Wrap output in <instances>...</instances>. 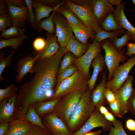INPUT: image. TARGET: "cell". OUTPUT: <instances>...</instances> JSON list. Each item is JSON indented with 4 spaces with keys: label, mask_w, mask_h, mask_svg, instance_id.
<instances>
[{
    "label": "cell",
    "mask_w": 135,
    "mask_h": 135,
    "mask_svg": "<svg viewBox=\"0 0 135 135\" xmlns=\"http://www.w3.org/2000/svg\"><path fill=\"white\" fill-rule=\"evenodd\" d=\"M67 52L66 47H61L52 57L36 60L34 75L30 80L22 85L18 94L16 107L19 112L26 114L33 104L51 98L59 64Z\"/></svg>",
    "instance_id": "1"
},
{
    "label": "cell",
    "mask_w": 135,
    "mask_h": 135,
    "mask_svg": "<svg viewBox=\"0 0 135 135\" xmlns=\"http://www.w3.org/2000/svg\"><path fill=\"white\" fill-rule=\"evenodd\" d=\"M91 90L88 88L84 92L76 108L71 116L68 128L73 131L83 125L90 118L95 108L91 98Z\"/></svg>",
    "instance_id": "2"
},
{
    "label": "cell",
    "mask_w": 135,
    "mask_h": 135,
    "mask_svg": "<svg viewBox=\"0 0 135 135\" xmlns=\"http://www.w3.org/2000/svg\"><path fill=\"white\" fill-rule=\"evenodd\" d=\"M92 0L78 1V3L72 1H64L63 6L69 10L78 17L85 26L92 30L96 34L102 28L92 14Z\"/></svg>",
    "instance_id": "3"
},
{
    "label": "cell",
    "mask_w": 135,
    "mask_h": 135,
    "mask_svg": "<svg viewBox=\"0 0 135 135\" xmlns=\"http://www.w3.org/2000/svg\"><path fill=\"white\" fill-rule=\"evenodd\" d=\"M88 80L81 71L78 70L72 75L63 80L56 87L50 99L60 98L76 90L84 92L88 88Z\"/></svg>",
    "instance_id": "4"
},
{
    "label": "cell",
    "mask_w": 135,
    "mask_h": 135,
    "mask_svg": "<svg viewBox=\"0 0 135 135\" xmlns=\"http://www.w3.org/2000/svg\"><path fill=\"white\" fill-rule=\"evenodd\" d=\"M80 90H75L64 96L52 112L68 124L69 119L77 106L83 92Z\"/></svg>",
    "instance_id": "5"
},
{
    "label": "cell",
    "mask_w": 135,
    "mask_h": 135,
    "mask_svg": "<svg viewBox=\"0 0 135 135\" xmlns=\"http://www.w3.org/2000/svg\"><path fill=\"white\" fill-rule=\"evenodd\" d=\"M100 42L105 52L104 61L109 72L108 81L112 78L114 71L119 66L120 63H124L127 57L124 55V50L118 52L115 49L110 39L105 40Z\"/></svg>",
    "instance_id": "6"
},
{
    "label": "cell",
    "mask_w": 135,
    "mask_h": 135,
    "mask_svg": "<svg viewBox=\"0 0 135 135\" xmlns=\"http://www.w3.org/2000/svg\"><path fill=\"white\" fill-rule=\"evenodd\" d=\"M135 65V55L114 71L111 79L106 83V87L113 92L119 89L128 76L130 70Z\"/></svg>",
    "instance_id": "7"
},
{
    "label": "cell",
    "mask_w": 135,
    "mask_h": 135,
    "mask_svg": "<svg viewBox=\"0 0 135 135\" xmlns=\"http://www.w3.org/2000/svg\"><path fill=\"white\" fill-rule=\"evenodd\" d=\"M101 47V42H98L94 38L92 43L89 45L86 52L74 60L75 65L78 70L81 71L88 79L90 77L89 69L92 62L100 52Z\"/></svg>",
    "instance_id": "8"
},
{
    "label": "cell",
    "mask_w": 135,
    "mask_h": 135,
    "mask_svg": "<svg viewBox=\"0 0 135 135\" xmlns=\"http://www.w3.org/2000/svg\"><path fill=\"white\" fill-rule=\"evenodd\" d=\"M53 20L58 41L61 47H66L70 40L75 39L71 28L68 21L56 12Z\"/></svg>",
    "instance_id": "9"
},
{
    "label": "cell",
    "mask_w": 135,
    "mask_h": 135,
    "mask_svg": "<svg viewBox=\"0 0 135 135\" xmlns=\"http://www.w3.org/2000/svg\"><path fill=\"white\" fill-rule=\"evenodd\" d=\"M112 122L106 120L100 112L98 109L95 108L92 114L83 125L72 135H82L98 127H102L104 129H110Z\"/></svg>",
    "instance_id": "10"
},
{
    "label": "cell",
    "mask_w": 135,
    "mask_h": 135,
    "mask_svg": "<svg viewBox=\"0 0 135 135\" xmlns=\"http://www.w3.org/2000/svg\"><path fill=\"white\" fill-rule=\"evenodd\" d=\"M42 117L43 124L53 135H72L66 124L54 114L52 112Z\"/></svg>",
    "instance_id": "11"
},
{
    "label": "cell",
    "mask_w": 135,
    "mask_h": 135,
    "mask_svg": "<svg viewBox=\"0 0 135 135\" xmlns=\"http://www.w3.org/2000/svg\"><path fill=\"white\" fill-rule=\"evenodd\" d=\"M133 76L129 75L121 87L114 92L116 100L119 106L122 117L128 111L127 103L133 90Z\"/></svg>",
    "instance_id": "12"
},
{
    "label": "cell",
    "mask_w": 135,
    "mask_h": 135,
    "mask_svg": "<svg viewBox=\"0 0 135 135\" xmlns=\"http://www.w3.org/2000/svg\"><path fill=\"white\" fill-rule=\"evenodd\" d=\"M18 94L16 93L0 103V123L10 122L16 114Z\"/></svg>",
    "instance_id": "13"
},
{
    "label": "cell",
    "mask_w": 135,
    "mask_h": 135,
    "mask_svg": "<svg viewBox=\"0 0 135 135\" xmlns=\"http://www.w3.org/2000/svg\"><path fill=\"white\" fill-rule=\"evenodd\" d=\"M6 1L8 5V14L12 20V26L20 28L24 27L28 17L27 6L16 7L12 5L7 0Z\"/></svg>",
    "instance_id": "14"
},
{
    "label": "cell",
    "mask_w": 135,
    "mask_h": 135,
    "mask_svg": "<svg viewBox=\"0 0 135 135\" xmlns=\"http://www.w3.org/2000/svg\"><path fill=\"white\" fill-rule=\"evenodd\" d=\"M91 6L93 15L99 25L108 14L116 10L108 0H92Z\"/></svg>",
    "instance_id": "15"
},
{
    "label": "cell",
    "mask_w": 135,
    "mask_h": 135,
    "mask_svg": "<svg viewBox=\"0 0 135 135\" xmlns=\"http://www.w3.org/2000/svg\"><path fill=\"white\" fill-rule=\"evenodd\" d=\"M39 54L34 57L30 54L20 59L16 66V71L17 74L16 79L18 82H20L24 76L28 73L32 74L34 72V66L36 61L38 58Z\"/></svg>",
    "instance_id": "16"
},
{
    "label": "cell",
    "mask_w": 135,
    "mask_h": 135,
    "mask_svg": "<svg viewBox=\"0 0 135 135\" xmlns=\"http://www.w3.org/2000/svg\"><path fill=\"white\" fill-rule=\"evenodd\" d=\"M125 4L124 2L117 6L116 9L113 13V15L118 26L130 33L131 40L135 42V28L128 21L125 15L124 10Z\"/></svg>",
    "instance_id": "17"
},
{
    "label": "cell",
    "mask_w": 135,
    "mask_h": 135,
    "mask_svg": "<svg viewBox=\"0 0 135 135\" xmlns=\"http://www.w3.org/2000/svg\"><path fill=\"white\" fill-rule=\"evenodd\" d=\"M33 125L24 120L14 119L9 122L5 135H27Z\"/></svg>",
    "instance_id": "18"
},
{
    "label": "cell",
    "mask_w": 135,
    "mask_h": 135,
    "mask_svg": "<svg viewBox=\"0 0 135 135\" xmlns=\"http://www.w3.org/2000/svg\"><path fill=\"white\" fill-rule=\"evenodd\" d=\"M46 36L45 47L42 52L38 53L39 56L38 59H45L52 57L57 52L60 48L56 34L47 33Z\"/></svg>",
    "instance_id": "19"
},
{
    "label": "cell",
    "mask_w": 135,
    "mask_h": 135,
    "mask_svg": "<svg viewBox=\"0 0 135 135\" xmlns=\"http://www.w3.org/2000/svg\"><path fill=\"white\" fill-rule=\"evenodd\" d=\"M64 1L54 7L48 6L37 2L36 0H32V4L33 9L35 11L36 17V26L42 19L49 16L50 14L54 11H57L62 5Z\"/></svg>",
    "instance_id": "20"
},
{
    "label": "cell",
    "mask_w": 135,
    "mask_h": 135,
    "mask_svg": "<svg viewBox=\"0 0 135 135\" xmlns=\"http://www.w3.org/2000/svg\"><path fill=\"white\" fill-rule=\"evenodd\" d=\"M106 71L103 72L101 82L94 90L91 98L92 103L95 107L98 108L101 105L105 104L106 99L103 94V89L106 87Z\"/></svg>",
    "instance_id": "21"
},
{
    "label": "cell",
    "mask_w": 135,
    "mask_h": 135,
    "mask_svg": "<svg viewBox=\"0 0 135 135\" xmlns=\"http://www.w3.org/2000/svg\"><path fill=\"white\" fill-rule=\"evenodd\" d=\"M91 65L93 70L91 76L88 81V88L90 90L94 87L99 73L105 67L104 58L100 52L94 58Z\"/></svg>",
    "instance_id": "22"
},
{
    "label": "cell",
    "mask_w": 135,
    "mask_h": 135,
    "mask_svg": "<svg viewBox=\"0 0 135 135\" xmlns=\"http://www.w3.org/2000/svg\"><path fill=\"white\" fill-rule=\"evenodd\" d=\"M69 23L76 38L83 44H88V41L89 39L95 38L96 34L89 28L84 25L77 26Z\"/></svg>",
    "instance_id": "23"
},
{
    "label": "cell",
    "mask_w": 135,
    "mask_h": 135,
    "mask_svg": "<svg viewBox=\"0 0 135 135\" xmlns=\"http://www.w3.org/2000/svg\"><path fill=\"white\" fill-rule=\"evenodd\" d=\"M60 98L51 99L47 102L35 103L32 105L37 114L40 117L52 112Z\"/></svg>",
    "instance_id": "24"
},
{
    "label": "cell",
    "mask_w": 135,
    "mask_h": 135,
    "mask_svg": "<svg viewBox=\"0 0 135 135\" xmlns=\"http://www.w3.org/2000/svg\"><path fill=\"white\" fill-rule=\"evenodd\" d=\"M89 45L88 44H84L75 39H73L68 41L66 47L68 52L72 53L78 58L86 52Z\"/></svg>",
    "instance_id": "25"
},
{
    "label": "cell",
    "mask_w": 135,
    "mask_h": 135,
    "mask_svg": "<svg viewBox=\"0 0 135 135\" xmlns=\"http://www.w3.org/2000/svg\"><path fill=\"white\" fill-rule=\"evenodd\" d=\"M100 24L102 29L106 32L116 31L124 34L126 31L118 26L112 12L108 14Z\"/></svg>",
    "instance_id": "26"
},
{
    "label": "cell",
    "mask_w": 135,
    "mask_h": 135,
    "mask_svg": "<svg viewBox=\"0 0 135 135\" xmlns=\"http://www.w3.org/2000/svg\"><path fill=\"white\" fill-rule=\"evenodd\" d=\"M27 38V35L25 34L18 37L8 39H2L0 41V49L6 47H10L12 48V50L15 51Z\"/></svg>",
    "instance_id": "27"
},
{
    "label": "cell",
    "mask_w": 135,
    "mask_h": 135,
    "mask_svg": "<svg viewBox=\"0 0 135 135\" xmlns=\"http://www.w3.org/2000/svg\"><path fill=\"white\" fill-rule=\"evenodd\" d=\"M56 11H53L51 14L47 18L40 21L37 25L36 30L39 32L44 30L47 32V33L50 34H54L55 33V27L53 20Z\"/></svg>",
    "instance_id": "28"
},
{
    "label": "cell",
    "mask_w": 135,
    "mask_h": 135,
    "mask_svg": "<svg viewBox=\"0 0 135 135\" xmlns=\"http://www.w3.org/2000/svg\"><path fill=\"white\" fill-rule=\"evenodd\" d=\"M24 120L33 126L40 127L50 132L43 124L40 117L36 113L32 105L29 108Z\"/></svg>",
    "instance_id": "29"
},
{
    "label": "cell",
    "mask_w": 135,
    "mask_h": 135,
    "mask_svg": "<svg viewBox=\"0 0 135 135\" xmlns=\"http://www.w3.org/2000/svg\"><path fill=\"white\" fill-rule=\"evenodd\" d=\"M57 12L64 16L70 24L77 26L84 25L74 13L64 6H60Z\"/></svg>",
    "instance_id": "30"
},
{
    "label": "cell",
    "mask_w": 135,
    "mask_h": 135,
    "mask_svg": "<svg viewBox=\"0 0 135 135\" xmlns=\"http://www.w3.org/2000/svg\"><path fill=\"white\" fill-rule=\"evenodd\" d=\"M26 30L25 27L20 28L12 26L9 28L2 32L0 36L4 39L18 37L25 34Z\"/></svg>",
    "instance_id": "31"
},
{
    "label": "cell",
    "mask_w": 135,
    "mask_h": 135,
    "mask_svg": "<svg viewBox=\"0 0 135 135\" xmlns=\"http://www.w3.org/2000/svg\"><path fill=\"white\" fill-rule=\"evenodd\" d=\"M131 38L130 33L126 31L121 37L118 38L117 36L115 37L111 41L115 49L118 52H120L124 46L127 44L128 41L131 40Z\"/></svg>",
    "instance_id": "32"
},
{
    "label": "cell",
    "mask_w": 135,
    "mask_h": 135,
    "mask_svg": "<svg viewBox=\"0 0 135 135\" xmlns=\"http://www.w3.org/2000/svg\"><path fill=\"white\" fill-rule=\"evenodd\" d=\"M15 52V50H12L8 56L6 58L4 57V54L2 51L0 53V80L2 81L4 78L2 74L6 68L9 66L12 62V58Z\"/></svg>",
    "instance_id": "33"
},
{
    "label": "cell",
    "mask_w": 135,
    "mask_h": 135,
    "mask_svg": "<svg viewBox=\"0 0 135 135\" xmlns=\"http://www.w3.org/2000/svg\"><path fill=\"white\" fill-rule=\"evenodd\" d=\"M122 34L116 31L108 32L104 30L101 28L96 34L95 38L98 43L108 39L112 40L115 37L120 36Z\"/></svg>",
    "instance_id": "34"
},
{
    "label": "cell",
    "mask_w": 135,
    "mask_h": 135,
    "mask_svg": "<svg viewBox=\"0 0 135 135\" xmlns=\"http://www.w3.org/2000/svg\"><path fill=\"white\" fill-rule=\"evenodd\" d=\"M74 56L68 52L64 55L58 70L57 73L58 74L72 64L76 58Z\"/></svg>",
    "instance_id": "35"
},
{
    "label": "cell",
    "mask_w": 135,
    "mask_h": 135,
    "mask_svg": "<svg viewBox=\"0 0 135 135\" xmlns=\"http://www.w3.org/2000/svg\"><path fill=\"white\" fill-rule=\"evenodd\" d=\"M78 70L77 68L75 65L72 64L62 71L58 74L57 80L56 87L63 80L72 75Z\"/></svg>",
    "instance_id": "36"
},
{
    "label": "cell",
    "mask_w": 135,
    "mask_h": 135,
    "mask_svg": "<svg viewBox=\"0 0 135 135\" xmlns=\"http://www.w3.org/2000/svg\"><path fill=\"white\" fill-rule=\"evenodd\" d=\"M18 90V88L14 84H12L9 85L4 89H0V102L16 93Z\"/></svg>",
    "instance_id": "37"
},
{
    "label": "cell",
    "mask_w": 135,
    "mask_h": 135,
    "mask_svg": "<svg viewBox=\"0 0 135 135\" xmlns=\"http://www.w3.org/2000/svg\"><path fill=\"white\" fill-rule=\"evenodd\" d=\"M25 1L28 8V20L30 25L32 28L36 30V14L33 11V8L32 4V0H25Z\"/></svg>",
    "instance_id": "38"
},
{
    "label": "cell",
    "mask_w": 135,
    "mask_h": 135,
    "mask_svg": "<svg viewBox=\"0 0 135 135\" xmlns=\"http://www.w3.org/2000/svg\"><path fill=\"white\" fill-rule=\"evenodd\" d=\"M114 127L110 128V133L108 135H127L123 128L122 122L117 119L112 123Z\"/></svg>",
    "instance_id": "39"
},
{
    "label": "cell",
    "mask_w": 135,
    "mask_h": 135,
    "mask_svg": "<svg viewBox=\"0 0 135 135\" xmlns=\"http://www.w3.org/2000/svg\"><path fill=\"white\" fill-rule=\"evenodd\" d=\"M12 20L8 14L4 13L0 14V32L6 29L12 25Z\"/></svg>",
    "instance_id": "40"
},
{
    "label": "cell",
    "mask_w": 135,
    "mask_h": 135,
    "mask_svg": "<svg viewBox=\"0 0 135 135\" xmlns=\"http://www.w3.org/2000/svg\"><path fill=\"white\" fill-rule=\"evenodd\" d=\"M46 44V40L42 37L36 38L33 41V47L38 53L42 52Z\"/></svg>",
    "instance_id": "41"
},
{
    "label": "cell",
    "mask_w": 135,
    "mask_h": 135,
    "mask_svg": "<svg viewBox=\"0 0 135 135\" xmlns=\"http://www.w3.org/2000/svg\"><path fill=\"white\" fill-rule=\"evenodd\" d=\"M27 135H53L50 132L40 127L33 126Z\"/></svg>",
    "instance_id": "42"
},
{
    "label": "cell",
    "mask_w": 135,
    "mask_h": 135,
    "mask_svg": "<svg viewBox=\"0 0 135 135\" xmlns=\"http://www.w3.org/2000/svg\"><path fill=\"white\" fill-rule=\"evenodd\" d=\"M128 111L135 116V88H133L132 94L127 103Z\"/></svg>",
    "instance_id": "43"
},
{
    "label": "cell",
    "mask_w": 135,
    "mask_h": 135,
    "mask_svg": "<svg viewBox=\"0 0 135 135\" xmlns=\"http://www.w3.org/2000/svg\"><path fill=\"white\" fill-rule=\"evenodd\" d=\"M108 104L109 108L114 115L116 116L122 118L120 108L116 101Z\"/></svg>",
    "instance_id": "44"
},
{
    "label": "cell",
    "mask_w": 135,
    "mask_h": 135,
    "mask_svg": "<svg viewBox=\"0 0 135 135\" xmlns=\"http://www.w3.org/2000/svg\"><path fill=\"white\" fill-rule=\"evenodd\" d=\"M103 94L106 101L108 103L116 100L114 92L106 87L103 89Z\"/></svg>",
    "instance_id": "45"
},
{
    "label": "cell",
    "mask_w": 135,
    "mask_h": 135,
    "mask_svg": "<svg viewBox=\"0 0 135 135\" xmlns=\"http://www.w3.org/2000/svg\"><path fill=\"white\" fill-rule=\"evenodd\" d=\"M36 0L45 5L52 7H54L61 2L59 0Z\"/></svg>",
    "instance_id": "46"
},
{
    "label": "cell",
    "mask_w": 135,
    "mask_h": 135,
    "mask_svg": "<svg viewBox=\"0 0 135 135\" xmlns=\"http://www.w3.org/2000/svg\"><path fill=\"white\" fill-rule=\"evenodd\" d=\"M127 45V51L125 55L127 57L135 54V43L129 42Z\"/></svg>",
    "instance_id": "47"
},
{
    "label": "cell",
    "mask_w": 135,
    "mask_h": 135,
    "mask_svg": "<svg viewBox=\"0 0 135 135\" xmlns=\"http://www.w3.org/2000/svg\"><path fill=\"white\" fill-rule=\"evenodd\" d=\"M12 5L18 7L26 6L25 0H7Z\"/></svg>",
    "instance_id": "48"
},
{
    "label": "cell",
    "mask_w": 135,
    "mask_h": 135,
    "mask_svg": "<svg viewBox=\"0 0 135 135\" xmlns=\"http://www.w3.org/2000/svg\"><path fill=\"white\" fill-rule=\"evenodd\" d=\"M9 122H4L0 124V135H5L8 129Z\"/></svg>",
    "instance_id": "49"
},
{
    "label": "cell",
    "mask_w": 135,
    "mask_h": 135,
    "mask_svg": "<svg viewBox=\"0 0 135 135\" xmlns=\"http://www.w3.org/2000/svg\"><path fill=\"white\" fill-rule=\"evenodd\" d=\"M126 126L129 130L131 131H135V121L134 120L129 119L126 121Z\"/></svg>",
    "instance_id": "50"
},
{
    "label": "cell",
    "mask_w": 135,
    "mask_h": 135,
    "mask_svg": "<svg viewBox=\"0 0 135 135\" xmlns=\"http://www.w3.org/2000/svg\"><path fill=\"white\" fill-rule=\"evenodd\" d=\"M6 0H0V14L4 13L6 14L7 11H8L6 7Z\"/></svg>",
    "instance_id": "51"
},
{
    "label": "cell",
    "mask_w": 135,
    "mask_h": 135,
    "mask_svg": "<svg viewBox=\"0 0 135 135\" xmlns=\"http://www.w3.org/2000/svg\"><path fill=\"white\" fill-rule=\"evenodd\" d=\"M106 119L112 123L116 120L114 116L110 112H108L107 113L104 115Z\"/></svg>",
    "instance_id": "52"
},
{
    "label": "cell",
    "mask_w": 135,
    "mask_h": 135,
    "mask_svg": "<svg viewBox=\"0 0 135 135\" xmlns=\"http://www.w3.org/2000/svg\"><path fill=\"white\" fill-rule=\"evenodd\" d=\"M98 108L100 113L104 115L109 112L108 110L102 105L100 106Z\"/></svg>",
    "instance_id": "53"
},
{
    "label": "cell",
    "mask_w": 135,
    "mask_h": 135,
    "mask_svg": "<svg viewBox=\"0 0 135 135\" xmlns=\"http://www.w3.org/2000/svg\"><path fill=\"white\" fill-rule=\"evenodd\" d=\"M109 2L112 6H117L120 5L121 4L122 0H108Z\"/></svg>",
    "instance_id": "54"
},
{
    "label": "cell",
    "mask_w": 135,
    "mask_h": 135,
    "mask_svg": "<svg viewBox=\"0 0 135 135\" xmlns=\"http://www.w3.org/2000/svg\"><path fill=\"white\" fill-rule=\"evenodd\" d=\"M102 132L100 130L92 132L90 131L82 135H99Z\"/></svg>",
    "instance_id": "55"
},
{
    "label": "cell",
    "mask_w": 135,
    "mask_h": 135,
    "mask_svg": "<svg viewBox=\"0 0 135 135\" xmlns=\"http://www.w3.org/2000/svg\"><path fill=\"white\" fill-rule=\"evenodd\" d=\"M132 2L134 5L135 4V0H132Z\"/></svg>",
    "instance_id": "56"
}]
</instances>
